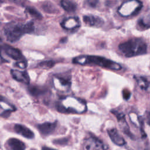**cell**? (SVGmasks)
Masks as SVG:
<instances>
[{
    "label": "cell",
    "instance_id": "cell-1",
    "mask_svg": "<svg viewBox=\"0 0 150 150\" xmlns=\"http://www.w3.org/2000/svg\"><path fill=\"white\" fill-rule=\"evenodd\" d=\"M34 30V25L32 21L26 23L12 22L8 23L4 27V33L6 39L11 43L15 42L26 33H30Z\"/></svg>",
    "mask_w": 150,
    "mask_h": 150
},
{
    "label": "cell",
    "instance_id": "cell-2",
    "mask_svg": "<svg viewBox=\"0 0 150 150\" xmlns=\"http://www.w3.org/2000/svg\"><path fill=\"white\" fill-rule=\"evenodd\" d=\"M73 62L79 64H94L113 70H120L121 66L120 64L105 57L97 56H79L73 59Z\"/></svg>",
    "mask_w": 150,
    "mask_h": 150
},
{
    "label": "cell",
    "instance_id": "cell-3",
    "mask_svg": "<svg viewBox=\"0 0 150 150\" xmlns=\"http://www.w3.org/2000/svg\"><path fill=\"white\" fill-rule=\"evenodd\" d=\"M119 49L126 57H132L145 54L147 46L144 40L140 39H133L121 43Z\"/></svg>",
    "mask_w": 150,
    "mask_h": 150
},
{
    "label": "cell",
    "instance_id": "cell-4",
    "mask_svg": "<svg viewBox=\"0 0 150 150\" xmlns=\"http://www.w3.org/2000/svg\"><path fill=\"white\" fill-rule=\"evenodd\" d=\"M57 107L59 111L73 113H82L86 110L84 101L71 97L62 100Z\"/></svg>",
    "mask_w": 150,
    "mask_h": 150
},
{
    "label": "cell",
    "instance_id": "cell-5",
    "mask_svg": "<svg viewBox=\"0 0 150 150\" xmlns=\"http://www.w3.org/2000/svg\"><path fill=\"white\" fill-rule=\"evenodd\" d=\"M142 7V4L138 0H129L123 3L118 9V13L123 16L137 14Z\"/></svg>",
    "mask_w": 150,
    "mask_h": 150
},
{
    "label": "cell",
    "instance_id": "cell-6",
    "mask_svg": "<svg viewBox=\"0 0 150 150\" xmlns=\"http://www.w3.org/2000/svg\"><path fill=\"white\" fill-rule=\"evenodd\" d=\"M107 146L101 140L92 136L84 140L83 146V150H107Z\"/></svg>",
    "mask_w": 150,
    "mask_h": 150
},
{
    "label": "cell",
    "instance_id": "cell-7",
    "mask_svg": "<svg viewBox=\"0 0 150 150\" xmlns=\"http://www.w3.org/2000/svg\"><path fill=\"white\" fill-rule=\"evenodd\" d=\"M53 84L56 88L61 90H68L71 86L70 77L56 76L53 78Z\"/></svg>",
    "mask_w": 150,
    "mask_h": 150
},
{
    "label": "cell",
    "instance_id": "cell-8",
    "mask_svg": "<svg viewBox=\"0 0 150 150\" xmlns=\"http://www.w3.org/2000/svg\"><path fill=\"white\" fill-rule=\"evenodd\" d=\"M2 49L10 57L15 60H23V56L21 52L16 48H14L8 45H4L2 46Z\"/></svg>",
    "mask_w": 150,
    "mask_h": 150
},
{
    "label": "cell",
    "instance_id": "cell-9",
    "mask_svg": "<svg viewBox=\"0 0 150 150\" xmlns=\"http://www.w3.org/2000/svg\"><path fill=\"white\" fill-rule=\"evenodd\" d=\"M80 25L79 19L77 17L71 16L64 19L61 23V26L67 30H74Z\"/></svg>",
    "mask_w": 150,
    "mask_h": 150
},
{
    "label": "cell",
    "instance_id": "cell-10",
    "mask_svg": "<svg viewBox=\"0 0 150 150\" xmlns=\"http://www.w3.org/2000/svg\"><path fill=\"white\" fill-rule=\"evenodd\" d=\"M83 22L90 26L100 27L104 23V21L100 17L92 15H85L83 18Z\"/></svg>",
    "mask_w": 150,
    "mask_h": 150
},
{
    "label": "cell",
    "instance_id": "cell-11",
    "mask_svg": "<svg viewBox=\"0 0 150 150\" xmlns=\"http://www.w3.org/2000/svg\"><path fill=\"white\" fill-rule=\"evenodd\" d=\"M11 74L13 78L16 81L25 84H29L30 79L26 71H20L12 69L11 70Z\"/></svg>",
    "mask_w": 150,
    "mask_h": 150
},
{
    "label": "cell",
    "instance_id": "cell-12",
    "mask_svg": "<svg viewBox=\"0 0 150 150\" xmlns=\"http://www.w3.org/2000/svg\"><path fill=\"white\" fill-rule=\"evenodd\" d=\"M107 132L111 141L117 145L123 146L125 144L124 139L115 128L110 129L108 130Z\"/></svg>",
    "mask_w": 150,
    "mask_h": 150
},
{
    "label": "cell",
    "instance_id": "cell-13",
    "mask_svg": "<svg viewBox=\"0 0 150 150\" xmlns=\"http://www.w3.org/2000/svg\"><path fill=\"white\" fill-rule=\"evenodd\" d=\"M56 127V122H45L38 125V128L43 135H47L52 133Z\"/></svg>",
    "mask_w": 150,
    "mask_h": 150
},
{
    "label": "cell",
    "instance_id": "cell-14",
    "mask_svg": "<svg viewBox=\"0 0 150 150\" xmlns=\"http://www.w3.org/2000/svg\"><path fill=\"white\" fill-rule=\"evenodd\" d=\"M14 129L15 132L22 136L26 138H33L34 134L33 132L28 127L21 124H16L14 126Z\"/></svg>",
    "mask_w": 150,
    "mask_h": 150
},
{
    "label": "cell",
    "instance_id": "cell-15",
    "mask_svg": "<svg viewBox=\"0 0 150 150\" xmlns=\"http://www.w3.org/2000/svg\"><path fill=\"white\" fill-rule=\"evenodd\" d=\"M7 146L10 150H25V145L21 140L16 138H10L7 141Z\"/></svg>",
    "mask_w": 150,
    "mask_h": 150
},
{
    "label": "cell",
    "instance_id": "cell-16",
    "mask_svg": "<svg viewBox=\"0 0 150 150\" xmlns=\"http://www.w3.org/2000/svg\"><path fill=\"white\" fill-rule=\"evenodd\" d=\"M112 112L116 116L117 119L118 121V123H119L120 125L121 126V128L124 131V132H125L126 134H128L129 131V128L128 127V125L126 122L124 115L120 113L117 111L113 110V111H112Z\"/></svg>",
    "mask_w": 150,
    "mask_h": 150
},
{
    "label": "cell",
    "instance_id": "cell-17",
    "mask_svg": "<svg viewBox=\"0 0 150 150\" xmlns=\"http://www.w3.org/2000/svg\"><path fill=\"white\" fill-rule=\"evenodd\" d=\"M60 5L68 12H74L77 9V5L70 0H61Z\"/></svg>",
    "mask_w": 150,
    "mask_h": 150
},
{
    "label": "cell",
    "instance_id": "cell-18",
    "mask_svg": "<svg viewBox=\"0 0 150 150\" xmlns=\"http://www.w3.org/2000/svg\"><path fill=\"white\" fill-rule=\"evenodd\" d=\"M137 83L139 87L142 90H145L146 92H150V83L142 77H135Z\"/></svg>",
    "mask_w": 150,
    "mask_h": 150
},
{
    "label": "cell",
    "instance_id": "cell-19",
    "mask_svg": "<svg viewBox=\"0 0 150 150\" xmlns=\"http://www.w3.org/2000/svg\"><path fill=\"white\" fill-rule=\"evenodd\" d=\"M1 104L4 105V107H1L2 109H4V111L1 112V115L2 117H6L8 116L11 111H13L15 110V107L13 106H12V105L9 104V103L4 101L3 102V101L1 100Z\"/></svg>",
    "mask_w": 150,
    "mask_h": 150
},
{
    "label": "cell",
    "instance_id": "cell-20",
    "mask_svg": "<svg viewBox=\"0 0 150 150\" xmlns=\"http://www.w3.org/2000/svg\"><path fill=\"white\" fill-rule=\"evenodd\" d=\"M42 6L43 9L46 12H47V13H56L57 11V9L56 8V6L53 4L49 2H45V3L43 4Z\"/></svg>",
    "mask_w": 150,
    "mask_h": 150
},
{
    "label": "cell",
    "instance_id": "cell-21",
    "mask_svg": "<svg viewBox=\"0 0 150 150\" xmlns=\"http://www.w3.org/2000/svg\"><path fill=\"white\" fill-rule=\"evenodd\" d=\"M26 11L32 17L37 19H41L42 18V15L35 8L28 6L26 8Z\"/></svg>",
    "mask_w": 150,
    "mask_h": 150
},
{
    "label": "cell",
    "instance_id": "cell-22",
    "mask_svg": "<svg viewBox=\"0 0 150 150\" xmlns=\"http://www.w3.org/2000/svg\"><path fill=\"white\" fill-rule=\"evenodd\" d=\"M29 91L30 94L33 96H39L45 92V89L36 86H32L29 88Z\"/></svg>",
    "mask_w": 150,
    "mask_h": 150
},
{
    "label": "cell",
    "instance_id": "cell-23",
    "mask_svg": "<svg viewBox=\"0 0 150 150\" xmlns=\"http://www.w3.org/2000/svg\"><path fill=\"white\" fill-rule=\"evenodd\" d=\"M147 21H148V19H145L144 18H142L138 21V25L141 29L144 30L150 28V21L148 22H146Z\"/></svg>",
    "mask_w": 150,
    "mask_h": 150
},
{
    "label": "cell",
    "instance_id": "cell-24",
    "mask_svg": "<svg viewBox=\"0 0 150 150\" xmlns=\"http://www.w3.org/2000/svg\"><path fill=\"white\" fill-rule=\"evenodd\" d=\"M55 64V62L53 60H47L40 63L39 66L43 69H50L52 68Z\"/></svg>",
    "mask_w": 150,
    "mask_h": 150
},
{
    "label": "cell",
    "instance_id": "cell-25",
    "mask_svg": "<svg viewBox=\"0 0 150 150\" xmlns=\"http://www.w3.org/2000/svg\"><path fill=\"white\" fill-rule=\"evenodd\" d=\"M86 4L87 6L91 8H96L99 5L98 0H86Z\"/></svg>",
    "mask_w": 150,
    "mask_h": 150
},
{
    "label": "cell",
    "instance_id": "cell-26",
    "mask_svg": "<svg viewBox=\"0 0 150 150\" xmlns=\"http://www.w3.org/2000/svg\"><path fill=\"white\" fill-rule=\"evenodd\" d=\"M15 66L21 68V69H25L26 67L27 66V64L26 62L24 60H21L19 62H18L16 63Z\"/></svg>",
    "mask_w": 150,
    "mask_h": 150
},
{
    "label": "cell",
    "instance_id": "cell-27",
    "mask_svg": "<svg viewBox=\"0 0 150 150\" xmlns=\"http://www.w3.org/2000/svg\"><path fill=\"white\" fill-rule=\"evenodd\" d=\"M123 93V97L125 100H128L131 96L130 92L127 90H124L122 92Z\"/></svg>",
    "mask_w": 150,
    "mask_h": 150
},
{
    "label": "cell",
    "instance_id": "cell-28",
    "mask_svg": "<svg viewBox=\"0 0 150 150\" xmlns=\"http://www.w3.org/2000/svg\"><path fill=\"white\" fill-rule=\"evenodd\" d=\"M9 1L19 5H23L25 3V0H9Z\"/></svg>",
    "mask_w": 150,
    "mask_h": 150
},
{
    "label": "cell",
    "instance_id": "cell-29",
    "mask_svg": "<svg viewBox=\"0 0 150 150\" xmlns=\"http://www.w3.org/2000/svg\"><path fill=\"white\" fill-rule=\"evenodd\" d=\"M42 150H56L54 149L51 148H49V147H46V146H43L42 147Z\"/></svg>",
    "mask_w": 150,
    "mask_h": 150
}]
</instances>
